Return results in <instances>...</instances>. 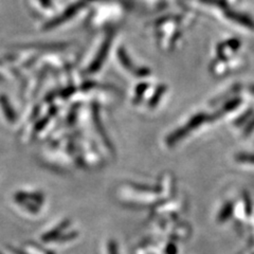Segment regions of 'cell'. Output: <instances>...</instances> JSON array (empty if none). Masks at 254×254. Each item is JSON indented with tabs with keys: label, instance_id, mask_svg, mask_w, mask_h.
Here are the masks:
<instances>
[{
	"label": "cell",
	"instance_id": "obj_1",
	"mask_svg": "<svg viewBox=\"0 0 254 254\" xmlns=\"http://www.w3.org/2000/svg\"><path fill=\"white\" fill-rule=\"evenodd\" d=\"M108 254H118L117 245L114 242H110L108 245Z\"/></svg>",
	"mask_w": 254,
	"mask_h": 254
}]
</instances>
